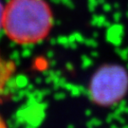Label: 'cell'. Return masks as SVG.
<instances>
[{"instance_id":"obj_1","label":"cell","mask_w":128,"mask_h":128,"mask_svg":"<svg viewBox=\"0 0 128 128\" xmlns=\"http://www.w3.org/2000/svg\"><path fill=\"white\" fill-rule=\"evenodd\" d=\"M53 23V12L46 0H10L4 5L2 30L14 44L30 46L44 41Z\"/></svg>"},{"instance_id":"obj_2","label":"cell","mask_w":128,"mask_h":128,"mask_svg":"<svg viewBox=\"0 0 128 128\" xmlns=\"http://www.w3.org/2000/svg\"><path fill=\"white\" fill-rule=\"evenodd\" d=\"M128 92V72L120 64H104L93 74L88 93L94 104L111 107L122 101Z\"/></svg>"},{"instance_id":"obj_3","label":"cell","mask_w":128,"mask_h":128,"mask_svg":"<svg viewBox=\"0 0 128 128\" xmlns=\"http://www.w3.org/2000/svg\"><path fill=\"white\" fill-rule=\"evenodd\" d=\"M16 64L0 51V98L3 96L9 82L15 74Z\"/></svg>"},{"instance_id":"obj_4","label":"cell","mask_w":128,"mask_h":128,"mask_svg":"<svg viewBox=\"0 0 128 128\" xmlns=\"http://www.w3.org/2000/svg\"><path fill=\"white\" fill-rule=\"evenodd\" d=\"M3 12H4V4L0 1V30H2V19H3Z\"/></svg>"},{"instance_id":"obj_5","label":"cell","mask_w":128,"mask_h":128,"mask_svg":"<svg viewBox=\"0 0 128 128\" xmlns=\"http://www.w3.org/2000/svg\"><path fill=\"white\" fill-rule=\"evenodd\" d=\"M0 128H10V126L8 125L6 120L3 118V116L0 114Z\"/></svg>"}]
</instances>
